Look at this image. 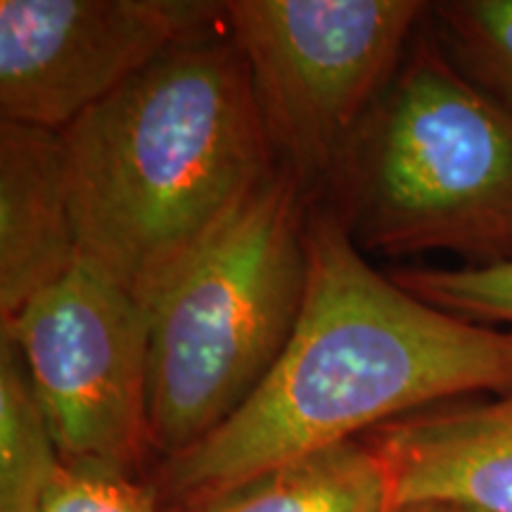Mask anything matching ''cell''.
<instances>
[{
  "label": "cell",
  "instance_id": "obj_1",
  "mask_svg": "<svg viewBox=\"0 0 512 512\" xmlns=\"http://www.w3.org/2000/svg\"><path fill=\"white\" fill-rule=\"evenodd\" d=\"M309 280L290 342L261 387L157 486L188 512L285 460L467 394L512 389V330L472 323L370 266L325 202H311Z\"/></svg>",
  "mask_w": 512,
  "mask_h": 512
},
{
  "label": "cell",
  "instance_id": "obj_2",
  "mask_svg": "<svg viewBox=\"0 0 512 512\" xmlns=\"http://www.w3.org/2000/svg\"><path fill=\"white\" fill-rule=\"evenodd\" d=\"M60 133L79 259L145 311L278 171L230 34L171 50Z\"/></svg>",
  "mask_w": 512,
  "mask_h": 512
},
{
  "label": "cell",
  "instance_id": "obj_3",
  "mask_svg": "<svg viewBox=\"0 0 512 512\" xmlns=\"http://www.w3.org/2000/svg\"><path fill=\"white\" fill-rule=\"evenodd\" d=\"M323 190L363 254L510 264L512 110L451 60L427 15Z\"/></svg>",
  "mask_w": 512,
  "mask_h": 512
},
{
  "label": "cell",
  "instance_id": "obj_4",
  "mask_svg": "<svg viewBox=\"0 0 512 512\" xmlns=\"http://www.w3.org/2000/svg\"><path fill=\"white\" fill-rule=\"evenodd\" d=\"M278 169L150 306V439L188 451L252 396L290 342L313 202Z\"/></svg>",
  "mask_w": 512,
  "mask_h": 512
},
{
  "label": "cell",
  "instance_id": "obj_5",
  "mask_svg": "<svg viewBox=\"0 0 512 512\" xmlns=\"http://www.w3.org/2000/svg\"><path fill=\"white\" fill-rule=\"evenodd\" d=\"M432 5L420 0H230L275 164L318 195L399 72Z\"/></svg>",
  "mask_w": 512,
  "mask_h": 512
},
{
  "label": "cell",
  "instance_id": "obj_6",
  "mask_svg": "<svg viewBox=\"0 0 512 512\" xmlns=\"http://www.w3.org/2000/svg\"><path fill=\"white\" fill-rule=\"evenodd\" d=\"M62 463L133 472L150 439V318L124 287L76 261L8 323Z\"/></svg>",
  "mask_w": 512,
  "mask_h": 512
},
{
  "label": "cell",
  "instance_id": "obj_7",
  "mask_svg": "<svg viewBox=\"0 0 512 512\" xmlns=\"http://www.w3.org/2000/svg\"><path fill=\"white\" fill-rule=\"evenodd\" d=\"M223 15L197 0H3L0 117L64 131Z\"/></svg>",
  "mask_w": 512,
  "mask_h": 512
},
{
  "label": "cell",
  "instance_id": "obj_8",
  "mask_svg": "<svg viewBox=\"0 0 512 512\" xmlns=\"http://www.w3.org/2000/svg\"><path fill=\"white\" fill-rule=\"evenodd\" d=\"M366 441L387 463L394 508L437 501L512 512V389L482 403L406 415Z\"/></svg>",
  "mask_w": 512,
  "mask_h": 512
},
{
  "label": "cell",
  "instance_id": "obj_9",
  "mask_svg": "<svg viewBox=\"0 0 512 512\" xmlns=\"http://www.w3.org/2000/svg\"><path fill=\"white\" fill-rule=\"evenodd\" d=\"M79 261L62 133L0 121V323Z\"/></svg>",
  "mask_w": 512,
  "mask_h": 512
},
{
  "label": "cell",
  "instance_id": "obj_10",
  "mask_svg": "<svg viewBox=\"0 0 512 512\" xmlns=\"http://www.w3.org/2000/svg\"><path fill=\"white\" fill-rule=\"evenodd\" d=\"M387 463L366 439L316 448L261 472L197 512H389Z\"/></svg>",
  "mask_w": 512,
  "mask_h": 512
},
{
  "label": "cell",
  "instance_id": "obj_11",
  "mask_svg": "<svg viewBox=\"0 0 512 512\" xmlns=\"http://www.w3.org/2000/svg\"><path fill=\"white\" fill-rule=\"evenodd\" d=\"M62 467L12 339L0 332V512H38Z\"/></svg>",
  "mask_w": 512,
  "mask_h": 512
},
{
  "label": "cell",
  "instance_id": "obj_12",
  "mask_svg": "<svg viewBox=\"0 0 512 512\" xmlns=\"http://www.w3.org/2000/svg\"><path fill=\"white\" fill-rule=\"evenodd\" d=\"M430 19L451 60L512 110V0H448Z\"/></svg>",
  "mask_w": 512,
  "mask_h": 512
},
{
  "label": "cell",
  "instance_id": "obj_13",
  "mask_svg": "<svg viewBox=\"0 0 512 512\" xmlns=\"http://www.w3.org/2000/svg\"><path fill=\"white\" fill-rule=\"evenodd\" d=\"M392 278L422 302L472 323L512 325V261L496 266L401 268Z\"/></svg>",
  "mask_w": 512,
  "mask_h": 512
},
{
  "label": "cell",
  "instance_id": "obj_14",
  "mask_svg": "<svg viewBox=\"0 0 512 512\" xmlns=\"http://www.w3.org/2000/svg\"><path fill=\"white\" fill-rule=\"evenodd\" d=\"M38 512H164L157 491L131 472L100 463H62Z\"/></svg>",
  "mask_w": 512,
  "mask_h": 512
},
{
  "label": "cell",
  "instance_id": "obj_15",
  "mask_svg": "<svg viewBox=\"0 0 512 512\" xmlns=\"http://www.w3.org/2000/svg\"><path fill=\"white\" fill-rule=\"evenodd\" d=\"M389 512H470L458 508V505H448V503H437V501H420V503H403L396 505Z\"/></svg>",
  "mask_w": 512,
  "mask_h": 512
}]
</instances>
